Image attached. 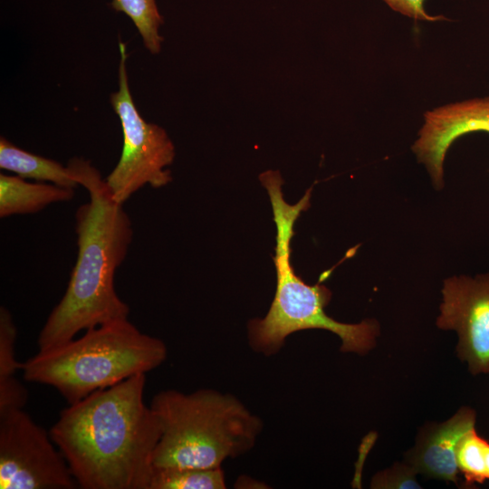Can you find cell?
<instances>
[{"mask_svg":"<svg viewBox=\"0 0 489 489\" xmlns=\"http://www.w3.org/2000/svg\"><path fill=\"white\" fill-rule=\"evenodd\" d=\"M145 384L138 374L61 411L49 432L81 488L149 489L161 428Z\"/></svg>","mask_w":489,"mask_h":489,"instance_id":"6da1fadb","label":"cell"},{"mask_svg":"<svg viewBox=\"0 0 489 489\" xmlns=\"http://www.w3.org/2000/svg\"><path fill=\"white\" fill-rule=\"evenodd\" d=\"M67 167L88 191L89 201L75 214L76 263L63 296L39 332V351L62 345L81 331L128 319L129 313L115 291L114 275L132 241L131 221L90 161L73 158Z\"/></svg>","mask_w":489,"mask_h":489,"instance_id":"7a4b0ae2","label":"cell"},{"mask_svg":"<svg viewBox=\"0 0 489 489\" xmlns=\"http://www.w3.org/2000/svg\"><path fill=\"white\" fill-rule=\"evenodd\" d=\"M272 205L276 226L273 263L276 270V290L272 304L264 318L248 323V341L254 351L272 356L280 351L292 333L321 329L336 334L341 340L340 351L365 355L371 350L379 335L375 319L358 323L338 321L325 312L331 292L325 285H310L298 276L291 264V241L294 225L302 211L310 206L312 187L294 205L283 195V178L279 171L268 170L259 177Z\"/></svg>","mask_w":489,"mask_h":489,"instance_id":"3957f363","label":"cell"},{"mask_svg":"<svg viewBox=\"0 0 489 489\" xmlns=\"http://www.w3.org/2000/svg\"><path fill=\"white\" fill-rule=\"evenodd\" d=\"M150 408L161 435L154 467H222L254 446L263 422L237 398L211 388L157 393Z\"/></svg>","mask_w":489,"mask_h":489,"instance_id":"277c9868","label":"cell"},{"mask_svg":"<svg viewBox=\"0 0 489 489\" xmlns=\"http://www.w3.org/2000/svg\"><path fill=\"white\" fill-rule=\"evenodd\" d=\"M163 340L141 332L128 319L108 322L22 363L26 381L51 386L74 404L132 376L146 374L167 359Z\"/></svg>","mask_w":489,"mask_h":489,"instance_id":"5b68a950","label":"cell"},{"mask_svg":"<svg viewBox=\"0 0 489 489\" xmlns=\"http://www.w3.org/2000/svg\"><path fill=\"white\" fill-rule=\"evenodd\" d=\"M119 51V89L110 95V103L120 121L123 146L105 181L113 198L123 205L144 186L158 188L172 180L166 168L174 160L175 147L163 128L139 114L129 85L126 44L120 39Z\"/></svg>","mask_w":489,"mask_h":489,"instance_id":"8992f818","label":"cell"},{"mask_svg":"<svg viewBox=\"0 0 489 489\" xmlns=\"http://www.w3.org/2000/svg\"><path fill=\"white\" fill-rule=\"evenodd\" d=\"M75 485L50 432L23 409L0 414L1 489H72Z\"/></svg>","mask_w":489,"mask_h":489,"instance_id":"52a82bcc","label":"cell"},{"mask_svg":"<svg viewBox=\"0 0 489 489\" xmlns=\"http://www.w3.org/2000/svg\"><path fill=\"white\" fill-rule=\"evenodd\" d=\"M436 324L458 335L455 352L472 375L489 373V273L443 282Z\"/></svg>","mask_w":489,"mask_h":489,"instance_id":"ba28073f","label":"cell"},{"mask_svg":"<svg viewBox=\"0 0 489 489\" xmlns=\"http://www.w3.org/2000/svg\"><path fill=\"white\" fill-rule=\"evenodd\" d=\"M476 131L489 133V97L468 99L427 110L411 149L435 189L444 187V162L451 145Z\"/></svg>","mask_w":489,"mask_h":489,"instance_id":"9c48e42d","label":"cell"},{"mask_svg":"<svg viewBox=\"0 0 489 489\" xmlns=\"http://www.w3.org/2000/svg\"><path fill=\"white\" fill-rule=\"evenodd\" d=\"M476 412L461 407L449 419L422 426L415 445L405 453L404 461L427 478L459 483L456 450L461 439L475 428Z\"/></svg>","mask_w":489,"mask_h":489,"instance_id":"30bf717a","label":"cell"},{"mask_svg":"<svg viewBox=\"0 0 489 489\" xmlns=\"http://www.w3.org/2000/svg\"><path fill=\"white\" fill-rule=\"evenodd\" d=\"M74 194V188L0 174V217L36 213L51 204L72 200Z\"/></svg>","mask_w":489,"mask_h":489,"instance_id":"8fae6325","label":"cell"},{"mask_svg":"<svg viewBox=\"0 0 489 489\" xmlns=\"http://www.w3.org/2000/svg\"><path fill=\"white\" fill-rule=\"evenodd\" d=\"M0 168L23 178L75 188L80 185L66 166L24 150L5 138L0 139Z\"/></svg>","mask_w":489,"mask_h":489,"instance_id":"7c38bea8","label":"cell"},{"mask_svg":"<svg viewBox=\"0 0 489 489\" xmlns=\"http://www.w3.org/2000/svg\"><path fill=\"white\" fill-rule=\"evenodd\" d=\"M222 467H154L149 489H225Z\"/></svg>","mask_w":489,"mask_h":489,"instance_id":"4fadbf2b","label":"cell"},{"mask_svg":"<svg viewBox=\"0 0 489 489\" xmlns=\"http://www.w3.org/2000/svg\"><path fill=\"white\" fill-rule=\"evenodd\" d=\"M111 7L132 21L147 50L152 54L159 53L163 42L159 27L163 19L155 0H112Z\"/></svg>","mask_w":489,"mask_h":489,"instance_id":"5bb4252c","label":"cell"},{"mask_svg":"<svg viewBox=\"0 0 489 489\" xmlns=\"http://www.w3.org/2000/svg\"><path fill=\"white\" fill-rule=\"evenodd\" d=\"M485 440L475 428L469 431L458 444L457 466L459 473L464 476V484L468 487L475 484H482L489 480L484 450Z\"/></svg>","mask_w":489,"mask_h":489,"instance_id":"9a60e30c","label":"cell"},{"mask_svg":"<svg viewBox=\"0 0 489 489\" xmlns=\"http://www.w3.org/2000/svg\"><path fill=\"white\" fill-rule=\"evenodd\" d=\"M16 327L11 312L5 308H0V382L13 380L15 372L22 369V363L18 362L14 354L16 340Z\"/></svg>","mask_w":489,"mask_h":489,"instance_id":"2e32d148","label":"cell"},{"mask_svg":"<svg viewBox=\"0 0 489 489\" xmlns=\"http://www.w3.org/2000/svg\"><path fill=\"white\" fill-rule=\"evenodd\" d=\"M417 471L406 461L376 473L370 482L373 489H417L422 488L417 480Z\"/></svg>","mask_w":489,"mask_h":489,"instance_id":"e0dca14e","label":"cell"},{"mask_svg":"<svg viewBox=\"0 0 489 489\" xmlns=\"http://www.w3.org/2000/svg\"><path fill=\"white\" fill-rule=\"evenodd\" d=\"M392 10L419 21L435 22L444 19L441 15H431L424 8L426 0H383Z\"/></svg>","mask_w":489,"mask_h":489,"instance_id":"ac0fdd59","label":"cell"},{"mask_svg":"<svg viewBox=\"0 0 489 489\" xmlns=\"http://www.w3.org/2000/svg\"><path fill=\"white\" fill-rule=\"evenodd\" d=\"M484 450H485L486 467H487V473H488V478H489V442L487 440H485V443H484Z\"/></svg>","mask_w":489,"mask_h":489,"instance_id":"d6986e66","label":"cell"}]
</instances>
